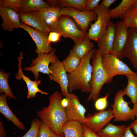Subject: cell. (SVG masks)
Masks as SVG:
<instances>
[{
  "mask_svg": "<svg viewBox=\"0 0 137 137\" xmlns=\"http://www.w3.org/2000/svg\"><path fill=\"white\" fill-rule=\"evenodd\" d=\"M81 59L72 49L62 62L66 72L69 73L74 71L78 67Z\"/></svg>",
  "mask_w": 137,
  "mask_h": 137,
  "instance_id": "29",
  "label": "cell"
},
{
  "mask_svg": "<svg viewBox=\"0 0 137 137\" xmlns=\"http://www.w3.org/2000/svg\"><path fill=\"white\" fill-rule=\"evenodd\" d=\"M51 6L46 1L42 0H22L19 12L27 13L38 11Z\"/></svg>",
  "mask_w": 137,
  "mask_h": 137,
  "instance_id": "26",
  "label": "cell"
},
{
  "mask_svg": "<svg viewBox=\"0 0 137 137\" xmlns=\"http://www.w3.org/2000/svg\"><path fill=\"white\" fill-rule=\"evenodd\" d=\"M10 73H5L1 69L0 71V93H4L9 99H16L17 98L13 93L8 83V79Z\"/></svg>",
  "mask_w": 137,
  "mask_h": 137,
  "instance_id": "30",
  "label": "cell"
},
{
  "mask_svg": "<svg viewBox=\"0 0 137 137\" xmlns=\"http://www.w3.org/2000/svg\"><path fill=\"white\" fill-rule=\"evenodd\" d=\"M59 15L70 17L79 28L85 32H87L89 30L90 22L95 21L97 18V15L94 11H81L74 8L68 7H61Z\"/></svg>",
  "mask_w": 137,
  "mask_h": 137,
  "instance_id": "7",
  "label": "cell"
},
{
  "mask_svg": "<svg viewBox=\"0 0 137 137\" xmlns=\"http://www.w3.org/2000/svg\"><path fill=\"white\" fill-rule=\"evenodd\" d=\"M125 75L127 78V83L123 89V93L124 95H127L130 98L134 105L137 99V73Z\"/></svg>",
  "mask_w": 137,
  "mask_h": 137,
  "instance_id": "24",
  "label": "cell"
},
{
  "mask_svg": "<svg viewBox=\"0 0 137 137\" xmlns=\"http://www.w3.org/2000/svg\"><path fill=\"white\" fill-rule=\"evenodd\" d=\"M133 105L132 109V112L134 116L137 117V99L135 103Z\"/></svg>",
  "mask_w": 137,
  "mask_h": 137,
  "instance_id": "43",
  "label": "cell"
},
{
  "mask_svg": "<svg viewBox=\"0 0 137 137\" xmlns=\"http://www.w3.org/2000/svg\"><path fill=\"white\" fill-rule=\"evenodd\" d=\"M109 95V94L107 93L104 97L98 98L96 100L95 107L96 110L101 111L106 109L108 105L107 99Z\"/></svg>",
  "mask_w": 137,
  "mask_h": 137,
  "instance_id": "35",
  "label": "cell"
},
{
  "mask_svg": "<svg viewBox=\"0 0 137 137\" xmlns=\"http://www.w3.org/2000/svg\"><path fill=\"white\" fill-rule=\"evenodd\" d=\"M47 1L50 6H57L61 7H71L81 11H86V0H49Z\"/></svg>",
  "mask_w": 137,
  "mask_h": 137,
  "instance_id": "25",
  "label": "cell"
},
{
  "mask_svg": "<svg viewBox=\"0 0 137 137\" xmlns=\"http://www.w3.org/2000/svg\"><path fill=\"white\" fill-rule=\"evenodd\" d=\"M93 49L82 59L80 64L75 70L67 74L70 94L78 89L83 93H90L93 66L90 60Z\"/></svg>",
  "mask_w": 137,
  "mask_h": 137,
  "instance_id": "2",
  "label": "cell"
},
{
  "mask_svg": "<svg viewBox=\"0 0 137 137\" xmlns=\"http://www.w3.org/2000/svg\"><path fill=\"white\" fill-rule=\"evenodd\" d=\"M62 131L64 137H84L82 124L76 121H69L63 125Z\"/></svg>",
  "mask_w": 137,
  "mask_h": 137,
  "instance_id": "22",
  "label": "cell"
},
{
  "mask_svg": "<svg viewBox=\"0 0 137 137\" xmlns=\"http://www.w3.org/2000/svg\"><path fill=\"white\" fill-rule=\"evenodd\" d=\"M132 8H137V0H135V1Z\"/></svg>",
  "mask_w": 137,
  "mask_h": 137,
  "instance_id": "44",
  "label": "cell"
},
{
  "mask_svg": "<svg viewBox=\"0 0 137 137\" xmlns=\"http://www.w3.org/2000/svg\"><path fill=\"white\" fill-rule=\"evenodd\" d=\"M136 73H137V71H136Z\"/></svg>",
  "mask_w": 137,
  "mask_h": 137,
  "instance_id": "45",
  "label": "cell"
},
{
  "mask_svg": "<svg viewBox=\"0 0 137 137\" xmlns=\"http://www.w3.org/2000/svg\"><path fill=\"white\" fill-rule=\"evenodd\" d=\"M135 0H122L117 7L109 11L111 19H123L124 15L129 9L132 8Z\"/></svg>",
  "mask_w": 137,
  "mask_h": 137,
  "instance_id": "27",
  "label": "cell"
},
{
  "mask_svg": "<svg viewBox=\"0 0 137 137\" xmlns=\"http://www.w3.org/2000/svg\"><path fill=\"white\" fill-rule=\"evenodd\" d=\"M18 14L21 22L48 35L51 31L38 11L19 12Z\"/></svg>",
  "mask_w": 137,
  "mask_h": 137,
  "instance_id": "15",
  "label": "cell"
},
{
  "mask_svg": "<svg viewBox=\"0 0 137 137\" xmlns=\"http://www.w3.org/2000/svg\"><path fill=\"white\" fill-rule=\"evenodd\" d=\"M131 129H133L137 137V117L136 119L129 126Z\"/></svg>",
  "mask_w": 137,
  "mask_h": 137,
  "instance_id": "41",
  "label": "cell"
},
{
  "mask_svg": "<svg viewBox=\"0 0 137 137\" xmlns=\"http://www.w3.org/2000/svg\"><path fill=\"white\" fill-rule=\"evenodd\" d=\"M84 137H99L97 133L94 132L86 126L82 124Z\"/></svg>",
  "mask_w": 137,
  "mask_h": 137,
  "instance_id": "38",
  "label": "cell"
},
{
  "mask_svg": "<svg viewBox=\"0 0 137 137\" xmlns=\"http://www.w3.org/2000/svg\"><path fill=\"white\" fill-rule=\"evenodd\" d=\"M6 133L2 121H0V137H5Z\"/></svg>",
  "mask_w": 137,
  "mask_h": 137,
  "instance_id": "42",
  "label": "cell"
},
{
  "mask_svg": "<svg viewBox=\"0 0 137 137\" xmlns=\"http://www.w3.org/2000/svg\"><path fill=\"white\" fill-rule=\"evenodd\" d=\"M116 30L115 24L110 21L103 35L97 42L102 56L112 54L113 52Z\"/></svg>",
  "mask_w": 137,
  "mask_h": 137,
  "instance_id": "16",
  "label": "cell"
},
{
  "mask_svg": "<svg viewBox=\"0 0 137 137\" xmlns=\"http://www.w3.org/2000/svg\"><path fill=\"white\" fill-rule=\"evenodd\" d=\"M0 16L2 21L1 27L4 30L11 32L15 29L21 28L18 13L14 11L0 6Z\"/></svg>",
  "mask_w": 137,
  "mask_h": 137,
  "instance_id": "17",
  "label": "cell"
},
{
  "mask_svg": "<svg viewBox=\"0 0 137 137\" xmlns=\"http://www.w3.org/2000/svg\"><path fill=\"white\" fill-rule=\"evenodd\" d=\"M114 117L113 110L110 109L106 110L96 112L93 115L88 116L86 117L85 122L83 124L97 133Z\"/></svg>",
  "mask_w": 137,
  "mask_h": 137,
  "instance_id": "13",
  "label": "cell"
},
{
  "mask_svg": "<svg viewBox=\"0 0 137 137\" xmlns=\"http://www.w3.org/2000/svg\"><path fill=\"white\" fill-rule=\"evenodd\" d=\"M115 26L114 45L112 54L121 59L124 57L123 52L128 39L129 28L123 20L117 22Z\"/></svg>",
  "mask_w": 137,
  "mask_h": 137,
  "instance_id": "14",
  "label": "cell"
},
{
  "mask_svg": "<svg viewBox=\"0 0 137 137\" xmlns=\"http://www.w3.org/2000/svg\"><path fill=\"white\" fill-rule=\"evenodd\" d=\"M62 35L58 32L52 31L50 32L48 35V40L50 42L56 43L60 40Z\"/></svg>",
  "mask_w": 137,
  "mask_h": 137,
  "instance_id": "37",
  "label": "cell"
},
{
  "mask_svg": "<svg viewBox=\"0 0 137 137\" xmlns=\"http://www.w3.org/2000/svg\"><path fill=\"white\" fill-rule=\"evenodd\" d=\"M102 55L99 49H93L91 59L93 70L91 82V91L87 101L95 102L98 98L104 85L106 83L107 78L102 63Z\"/></svg>",
  "mask_w": 137,
  "mask_h": 137,
  "instance_id": "3",
  "label": "cell"
},
{
  "mask_svg": "<svg viewBox=\"0 0 137 137\" xmlns=\"http://www.w3.org/2000/svg\"><path fill=\"white\" fill-rule=\"evenodd\" d=\"M129 126L127 127L126 130L122 137H136L132 133Z\"/></svg>",
  "mask_w": 137,
  "mask_h": 137,
  "instance_id": "40",
  "label": "cell"
},
{
  "mask_svg": "<svg viewBox=\"0 0 137 137\" xmlns=\"http://www.w3.org/2000/svg\"><path fill=\"white\" fill-rule=\"evenodd\" d=\"M56 51L55 49L53 48L52 50L48 53L38 54L37 57L33 59L30 67H25L24 70L32 72L35 80L39 79V72L49 75L50 73V63L59 60L58 56L55 54Z\"/></svg>",
  "mask_w": 137,
  "mask_h": 137,
  "instance_id": "8",
  "label": "cell"
},
{
  "mask_svg": "<svg viewBox=\"0 0 137 137\" xmlns=\"http://www.w3.org/2000/svg\"><path fill=\"white\" fill-rule=\"evenodd\" d=\"M94 46L93 43L87 36L81 42L73 46L72 50L82 59L92 50Z\"/></svg>",
  "mask_w": 137,
  "mask_h": 137,
  "instance_id": "28",
  "label": "cell"
},
{
  "mask_svg": "<svg viewBox=\"0 0 137 137\" xmlns=\"http://www.w3.org/2000/svg\"><path fill=\"white\" fill-rule=\"evenodd\" d=\"M41 122V121L38 118L32 120L30 129L21 137H38V131Z\"/></svg>",
  "mask_w": 137,
  "mask_h": 137,
  "instance_id": "33",
  "label": "cell"
},
{
  "mask_svg": "<svg viewBox=\"0 0 137 137\" xmlns=\"http://www.w3.org/2000/svg\"><path fill=\"white\" fill-rule=\"evenodd\" d=\"M53 31L60 33L65 38L71 39L75 44L82 41L87 33L79 28L71 17L65 15L60 16L58 24Z\"/></svg>",
  "mask_w": 137,
  "mask_h": 137,
  "instance_id": "4",
  "label": "cell"
},
{
  "mask_svg": "<svg viewBox=\"0 0 137 137\" xmlns=\"http://www.w3.org/2000/svg\"><path fill=\"white\" fill-rule=\"evenodd\" d=\"M65 97L68 103L65 109L68 120L78 121L83 124L87 120L85 116L86 109L80 102L78 97L72 93Z\"/></svg>",
  "mask_w": 137,
  "mask_h": 137,
  "instance_id": "11",
  "label": "cell"
},
{
  "mask_svg": "<svg viewBox=\"0 0 137 137\" xmlns=\"http://www.w3.org/2000/svg\"><path fill=\"white\" fill-rule=\"evenodd\" d=\"M21 28L27 31L34 41L36 47L35 52L48 54L51 52L53 48L51 42L48 40V35L39 31L33 28L21 23Z\"/></svg>",
  "mask_w": 137,
  "mask_h": 137,
  "instance_id": "12",
  "label": "cell"
},
{
  "mask_svg": "<svg viewBox=\"0 0 137 137\" xmlns=\"http://www.w3.org/2000/svg\"><path fill=\"white\" fill-rule=\"evenodd\" d=\"M23 56V53L21 52L17 58L19 64L18 72L15 74V77L16 79L19 80L21 78L26 83L28 89L27 96V98L30 99L35 97L37 94L38 92L40 93L42 95H48L47 93L42 91L38 88V85L41 83V81L35 80L32 81L28 77L25 76L23 73L21 67Z\"/></svg>",
  "mask_w": 137,
  "mask_h": 137,
  "instance_id": "19",
  "label": "cell"
},
{
  "mask_svg": "<svg viewBox=\"0 0 137 137\" xmlns=\"http://www.w3.org/2000/svg\"><path fill=\"white\" fill-rule=\"evenodd\" d=\"M38 137H64L54 133L47 125L41 121L38 131Z\"/></svg>",
  "mask_w": 137,
  "mask_h": 137,
  "instance_id": "34",
  "label": "cell"
},
{
  "mask_svg": "<svg viewBox=\"0 0 137 137\" xmlns=\"http://www.w3.org/2000/svg\"><path fill=\"white\" fill-rule=\"evenodd\" d=\"M123 90H119L116 94L114 104L111 105L114 117V122L127 121L133 120L134 116L132 109L129 106L128 103L124 98Z\"/></svg>",
  "mask_w": 137,
  "mask_h": 137,
  "instance_id": "9",
  "label": "cell"
},
{
  "mask_svg": "<svg viewBox=\"0 0 137 137\" xmlns=\"http://www.w3.org/2000/svg\"><path fill=\"white\" fill-rule=\"evenodd\" d=\"M49 68L50 80L55 81L59 84L63 96L65 97L68 96L70 93L68 91V75L62 62L58 60L51 63Z\"/></svg>",
  "mask_w": 137,
  "mask_h": 137,
  "instance_id": "10",
  "label": "cell"
},
{
  "mask_svg": "<svg viewBox=\"0 0 137 137\" xmlns=\"http://www.w3.org/2000/svg\"><path fill=\"white\" fill-rule=\"evenodd\" d=\"M110 10L109 8H106L100 4L94 10L97 18L94 23L90 24V27L87 35L91 40L97 42L104 34L111 21Z\"/></svg>",
  "mask_w": 137,
  "mask_h": 137,
  "instance_id": "6",
  "label": "cell"
},
{
  "mask_svg": "<svg viewBox=\"0 0 137 137\" xmlns=\"http://www.w3.org/2000/svg\"><path fill=\"white\" fill-rule=\"evenodd\" d=\"M100 0H86V10L94 11L99 5Z\"/></svg>",
  "mask_w": 137,
  "mask_h": 137,
  "instance_id": "36",
  "label": "cell"
},
{
  "mask_svg": "<svg viewBox=\"0 0 137 137\" xmlns=\"http://www.w3.org/2000/svg\"><path fill=\"white\" fill-rule=\"evenodd\" d=\"M126 128L124 124L116 125L109 123L97 134L99 137H122Z\"/></svg>",
  "mask_w": 137,
  "mask_h": 137,
  "instance_id": "23",
  "label": "cell"
},
{
  "mask_svg": "<svg viewBox=\"0 0 137 137\" xmlns=\"http://www.w3.org/2000/svg\"><path fill=\"white\" fill-rule=\"evenodd\" d=\"M124 57L137 71V29L129 28L128 39L123 52Z\"/></svg>",
  "mask_w": 137,
  "mask_h": 137,
  "instance_id": "18",
  "label": "cell"
},
{
  "mask_svg": "<svg viewBox=\"0 0 137 137\" xmlns=\"http://www.w3.org/2000/svg\"><path fill=\"white\" fill-rule=\"evenodd\" d=\"M116 1V0H103L100 4L107 9L109 8L110 6Z\"/></svg>",
  "mask_w": 137,
  "mask_h": 137,
  "instance_id": "39",
  "label": "cell"
},
{
  "mask_svg": "<svg viewBox=\"0 0 137 137\" xmlns=\"http://www.w3.org/2000/svg\"><path fill=\"white\" fill-rule=\"evenodd\" d=\"M61 7L51 6L41 9L38 11L51 31H53L57 26L60 17Z\"/></svg>",
  "mask_w": 137,
  "mask_h": 137,
  "instance_id": "20",
  "label": "cell"
},
{
  "mask_svg": "<svg viewBox=\"0 0 137 137\" xmlns=\"http://www.w3.org/2000/svg\"><path fill=\"white\" fill-rule=\"evenodd\" d=\"M7 98L4 94L0 95V113L19 129L24 130L25 127L24 124L19 121L9 107L7 102Z\"/></svg>",
  "mask_w": 137,
  "mask_h": 137,
  "instance_id": "21",
  "label": "cell"
},
{
  "mask_svg": "<svg viewBox=\"0 0 137 137\" xmlns=\"http://www.w3.org/2000/svg\"><path fill=\"white\" fill-rule=\"evenodd\" d=\"M63 96L58 91H55L49 97L48 106L38 111L37 115L55 134L64 136L62 131V127L69 120L62 103Z\"/></svg>",
  "mask_w": 137,
  "mask_h": 137,
  "instance_id": "1",
  "label": "cell"
},
{
  "mask_svg": "<svg viewBox=\"0 0 137 137\" xmlns=\"http://www.w3.org/2000/svg\"><path fill=\"white\" fill-rule=\"evenodd\" d=\"M22 0H0V6L12 10L18 13L22 5Z\"/></svg>",
  "mask_w": 137,
  "mask_h": 137,
  "instance_id": "32",
  "label": "cell"
},
{
  "mask_svg": "<svg viewBox=\"0 0 137 137\" xmlns=\"http://www.w3.org/2000/svg\"><path fill=\"white\" fill-rule=\"evenodd\" d=\"M123 21L128 28L137 29V8H131L125 13Z\"/></svg>",
  "mask_w": 137,
  "mask_h": 137,
  "instance_id": "31",
  "label": "cell"
},
{
  "mask_svg": "<svg viewBox=\"0 0 137 137\" xmlns=\"http://www.w3.org/2000/svg\"><path fill=\"white\" fill-rule=\"evenodd\" d=\"M102 63L107 78L106 84L112 82L113 78L118 75L136 73L120 59L112 54L102 56Z\"/></svg>",
  "mask_w": 137,
  "mask_h": 137,
  "instance_id": "5",
  "label": "cell"
}]
</instances>
